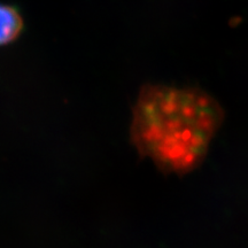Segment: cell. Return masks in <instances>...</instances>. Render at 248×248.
Here are the masks:
<instances>
[{
    "mask_svg": "<svg viewBox=\"0 0 248 248\" xmlns=\"http://www.w3.org/2000/svg\"><path fill=\"white\" fill-rule=\"evenodd\" d=\"M224 111L199 89L146 85L133 108L131 140L164 173L185 175L206 159Z\"/></svg>",
    "mask_w": 248,
    "mask_h": 248,
    "instance_id": "obj_1",
    "label": "cell"
},
{
    "mask_svg": "<svg viewBox=\"0 0 248 248\" xmlns=\"http://www.w3.org/2000/svg\"><path fill=\"white\" fill-rule=\"evenodd\" d=\"M23 29V20L16 9L0 4V46L16 39Z\"/></svg>",
    "mask_w": 248,
    "mask_h": 248,
    "instance_id": "obj_2",
    "label": "cell"
}]
</instances>
